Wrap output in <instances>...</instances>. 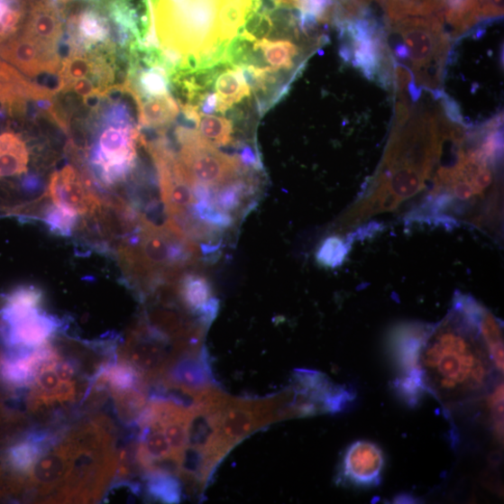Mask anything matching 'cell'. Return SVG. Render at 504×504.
Segmentation results:
<instances>
[{
  "instance_id": "8fae6325",
  "label": "cell",
  "mask_w": 504,
  "mask_h": 504,
  "mask_svg": "<svg viewBox=\"0 0 504 504\" xmlns=\"http://www.w3.org/2000/svg\"><path fill=\"white\" fill-rule=\"evenodd\" d=\"M4 335L11 348H39L60 327V321L38 307L6 303L2 312Z\"/></svg>"
},
{
  "instance_id": "8d00e7d4",
  "label": "cell",
  "mask_w": 504,
  "mask_h": 504,
  "mask_svg": "<svg viewBox=\"0 0 504 504\" xmlns=\"http://www.w3.org/2000/svg\"><path fill=\"white\" fill-rule=\"evenodd\" d=\"M217 96L215 94H208L201 103L202 114L209 115L216 111Z\"/></svg>"
},
{
  "instance_id": "5bb4252c",
  "label": "cell",
  "mask_w": 504,
  "mask_h": 504,
  "mask_svg": "<svg viewBox=\"0 0 504 504\" xmlns=\"http://www.w3.org/2000/svg\"><path fill=\"white\" fill-rule=\"evenodd\" d=\"M49 194L55 205L73 210L78 215H86L100 206L87 174L69 165L51 175Z\"/></svg>"
},
{
  "instance_id": "d6a6232c",
  "label": "cell",
  "mask_w": 504,
  "mask_h": 504,
  "mask_svg": "<svg viewBox=\"0 0 504 504\" xmlns=\"http://www.w3.org/2000/svg\"><path fill=\"white\" fill-rule=\"evenodd\" d=\"M346 243L337 236H330L316 252V261L325 268L334 269L342 264L348 253Z\"/></svg>"
},
{
  "instance_id": "52a82bcc",
  "label": "cell",
  "mask_w": 504,
  "mask_h": 504,
  "mask_svg": "<svg viewBox=\"0 0 504 504\" xmlns=\"http://www.w3.org/2000/svg\"><path fill=\"white\" fill-rule=\"evenodd\" d=\"M289 390L287 418L337 414L356 399L354 389L339 385L315 370L297 369Z\"/></svg>"
},
{
  "instance_id": "603a6c76",
  "label": "cell",
  "mask_w": 504,
  "mask_h": 504,
  "mask_svg": "<svg viewBox=\"0 0 504 504\" xmlns=\"http://www.w3.org/2000/svg\"><path fill=\"white\" fill-rule=\"evenodd\" d=\"M257 2L258 0H221L219 35L222 42L229 43L240 35Z\"/></svg>"
},
{
  "instance_id": "ffe728a7",
  "label": "cell",
  "mask_w": 504,
  "mask_h": 504,
  "mask_svg": "<svg viewBox=\"0 0 504 504\" xmlns=\"http://www.w3.org/2000/svg\"><path fill=\"white\" fill-rule=\"evenodd\" d=\"M251 93L245 71L240 67L230 66L220 72L215 79L216 111L226 113L234 105L249 97Z\"/></svg>"
},
{
  "instance_id": "9a60e30c",
  "label": "cell",
  "mask_w": 504,
  "mask_h": 504,
  "mask_svg": "<svg viewBox=\"0 0 504 504\" xmlns=\"http://www.w3.org/2000/svg\"><path fill=\"white\" fill-rule=\"evenodd\" d=\"M66 11L51 0H30L28 14L19 33L60 52L66 32Z\"/></svg>"
},
{
  "instance_id": "7c38bea8",
  "label": "cell",
  "mask_w": 504,
  "mask_h": 504,
  "mask_svg": "<svg viewBox=\"0 0 504 504\" xmlns=\"http://www.w3.org/2000/svg\"><path fill=\"white\" fill-rule=\"evenodd\" d=\"M385 468V455L380 445L369 441H356L344 451L337 473V483L357 489L380 485Z\"/></svg>"
},
{
  "instance_id": "6da1fadb",
  "label": "cell",
  "mask_w": 504,
  "mask_h": 504,
  "mask_svg": "<svg viewBox=\"0 0 504 504\" xmlns=\"http://www.w3.org/2000/svg\"><path fill=\"white\" fill-rule=\"evenodd\" d=\"M428 393L443 405L490 393L499 373L472 314L470 298L457 296L444 320L431 325L420 355Z\"/></svg>"
},
{
  "instance_id": "f546056e",
  "label": "cell",
  "mask_w": 504,
  "mask_h": 504,
  "mask_svg": "<svg viewBox=\"0 0 504 504\" xmlns=\"http://www.w3.org/2000/svg\"><path fill=\"white\" fill-rule=\"evenodd\" d=\"M197 126L200 135L212 145L225 147L234 142L232 122L225 117L201 113Z\"/></svg>"
},
{
  "instance_id": "484cf974",
  "label": "cell",
  "mask_w": 504,
  "mask_h": 504,
  "mask_svg": "<svg viewBox=\"0 0 504 504\" xmlns=\"http://www.w3.org/2000/svg\"><path fill=\"white\" fill-rule=\"evenodd\" d=\"M30 0H0V44H3L19 34Z\"/></svg>"
},
{
  "instance_id": "1f68e13d",
  "label": "cell",
  "mask_w": 504,
  "mask_h": 504,
  "mask_svg": "<svg viewBox=\"0 0 504 504\" xmlns=\"http://www.w3.org/2000/svg\"><path fill=\"white\" fill-rule=\"evenodd\" d=\"M78 220V215L69 208L52 206L44 215V222L51 232L62 236H70Z\"/></svg>"
},
{
  "instance_id": "4fadbf2b",
  "label": "cell",
  "mask_w": 504,
  "mask_h": 504,
  "mask_svg": "<svg viewBox=\"0 0 504 504\" xmlns=\"http://www.w3.org/2000/svg\"><path fill=\"white\" fill-rule=\"evenodd\" d=\"M0 58L32 78L58 76L62 63L60 51L43 47L20 33L0 44Z\"/></svg>"
},
{
  "instance_id": "cb8c5ba5",
  "label": "cell",
  "mask_w": 504,
  "mask_h": 504,
  "mask_svg": "<svg viewBox=\"0 0 504 504\" xmlns=\"http://www.w3.org/2000/svg\"><path fill=\"white\" fill-rule=\"evenodd\" d=\"M30 152L24 141L14 132H5V147L0 153V180L28 171Z\"/></svg>"
},
{
  "instance_id": "5b68a950",
  "label": "cell",
  "mask_w": 504,
  "mask_h": 504,
  "mask_svg": "<svg viewBox=\"0 0 504 504\" xmlns=\"http://www.w3.org/2000/svg\"><path fill=\"white\" fill-rule=\"evenodd\" d=\"M404 41L411 62L412 82L418 88L440 90L450 50L442 13L423 17H406L392 23Z\"/></svg>"
},
{
  "instance_id": "836d02e7",
  "label": "cell",
  "mask_w": 504,
  "mask_h": 504,
  "mask_svg": "<svg viewBox=\"0 0 504 504\" xmlns=\"http://www.w3.org/2000/svg\"><path fill=\"white\" fill-rule=\"evenodd\" d=\"M488 404L493 419V431L499 441L503 439V384H497L490 392Z\"/></svg>"
},
{
  "instance_id": "4dcf8cb0",
  "label": "cell",
  "mask_w": 504,
  "mask_h": 504,
  "mask_svg": "<svg viewBox=\"0 0 504 504\" xmlns=\"http://www.w3.org/2000/svg\"><path fill=\"white\" fill-rule=\"evenodd\" d=\"M189 215L201 223L220 231L231 228L234 220L231 215L218 208L214 203L196 202Z\"/></svg>"
},
{
  "instance_id": "d590c367",
  "label": "cell",
  "mask_w": 504,
  "mask_h": 504,
  "mask_svg": "<svg viewBox=\"0 0 504 504\" xmlns=\"http://www.w3.org/2000/svg\"><path fill=\"white\" fill-rule=\"evenodd\" d=\"M448 0H420L418 16H429L440 14L445 8Z\"/></svg>"
},
{
  "instance_id": "4316f807",
  "label": "cell",
  "mask_w": 504,
  "mask_h": 504,
  "mask_svg": "<svg viewBox=\"0 0 504 504\" xmlns=\"http://www.w3.org/2000/svg\"><path fill=\"white\" fill-rule=\"evenodd\" d=\"M111 391L120 418L127 426H135L137 420L148 406L147 391L141 389Z\"/></svg>"
},
{
  "instance_id": "44dd1931",
  "label": "cell",
  "mask_w": 504,
  "mask_h": 504,
  "mask_svg": "<svg viewBox=\"0 0 504 504\" xmlns=\"http://www.w3.org/2000/svg\"><path fill=\"white\" fill-rule=\"evenodd\" d=\"M471 308L490 358L499 372L503 373V330L498 318L471 298Z\"/></svg>"
},
{
  "instance_id": "ba28073f",
  "label": "cell",
  "mask_w": 504,
  "mask_h": 504,
  "mask_svg": "<svg viewBox=\"0 0 504 504\" xmlns=\"http://www.w3.org/2000/svg\"><path fill=\"white\" fill-rule=\"evenodd\" d=\"M176 134L180 144L179 160L193 183L216 189L244 173L245 169L237 156L219 151L205 140L198 130L179 126Z\"/></svg>"
},
{
  "instance_id": "30bf717a",
  "label": "cell",
  "mask_w": 504,
  "mask_h": 504,
  "mask_svg": "<svg viewBox=\"0 0 504 504\" xmlns=\"http://www.w3.org/2000/svg\"><path fill=\"white\" fill-rule=\"evenodd\" d=\"M67 9L66 32L62 41L68 50L93 51L118 46L114 24L103 6L78 0ZM119 47V46H118Z\"/></svg>"
},
{
  "instance_id": "e0dca14e",
  "label": "cell",
  "mask_w": 504,
  "mask_h": 504,
  "mask_svg": "<svg viewBox=\"0 0 504 504\" xmlns=\"http://www.w3.org/2000/svg\"><path fill=\"white\" fill-rule=\"evenodd\" d=\"M56 91L32 81L0 58V104L10 113H22L25 102L50 100Z\"/></svg>"
},
{
  "instance_id": "e575fe53",
  "label": "cell",
  "mask_w": 504,
  "mask_h": 504,
  "mask_svg": "<svg viewBox=\"0 0 504 504\" xmlns=\"http://www.w3.org/2000/svg\"><path fill=\"white\" fill-rule=\"evenodd\" d=\"M237 158L240 159L242 165L244 169L260 170L261 169V162L254 152L252 146L243 145L240 151H238Z\"/></svg>"
},
{
  "instance_id": "f1b7e54d",
  "label": "cell",
  "mask_w": 504,
  "mask_h": 504,
  "mask_svg": "<svg viewBox=\"0 0 504 504\" xmlns=\"http://www.w3.org/2000/svg\"><path fill=\"white\" fill-rule=\"evenodd\" d=\"M48 451L44 445L24 438L7 451L6 463L13 471L28 473Z\"/></svg>"
},
{
  "instance_id": "3957f363",
  "label": "cell",
  "mask_w": 504,
  "mask_h": 504,
  "mask_svg": "<svg viewBox=\"0 0 504 504\" xmlns=\"http://www.w3.org/2000/svg\"><path fill=\"white\" fill-rule=\"evenodd\" d=\"M89 151L93 176L112 187L124 181L137 165L140 127L128 105L120 98L99 105Z\"/></svg>"
},
{
  "instance_id": "8992f818",
  "label": "cell",
  "mask_w": 504,
  "mask_h": 504,
  "mask_svg": "<svg viewBox=\"0 0 504 504\" xmlns=\"http://www.w3.org/2000/svg\"><path fill=\"white\" fill-rule=\"evenodd\" d=\"M340 34V56L369 79L388 89L394 87L395 63L382 26L366 14L335 23Z\"/></svg>"
},
{
  "instance_id": "ac0fdd59",
  "label": "cell",
  "mask_w": 504,
  "mask_h": 504,
  "mask_svg": "<svg viewBox=\"0 0 504 504\" xmlns=\"http://www.w3.org/2000/svg\"><path fill=\"white\" fill-rule=\"evenodd\" d=\"M179 296L185 309L197 317L198 323L207 329L215 322L220 309V301L215 297L214 288L204 276L188 274L182 278Z\"/></svg>"
},
{
  "instance_id": "d4e9b609",
  "label": "cell",
  "mask_w": 504,
  "mask_h": 504,
  "mask_svg": "<svg viewBox=\"0 0 504 504\" xmlns=\"http://www.w3.org/2000/svg\"><path fill=\"white\" fill-rule=\"evenodd\" d=\"M146 493L152 500L163 503H179L182 499L183 489L179 477L167 472L145 473Z\"/></svg>"
},
{
  "instance_id": "2e32d148",
  "label": "cell",
  "mask_w": 504,
  "mask_h": 504,
  "mask_svg": "<svg viewBox=\"0 0 504 504\" xmlns=\"http://www.w3.org/2000/svg\"><path fill=\"white\" fill-rule=\"evenodd\" d=\"M159 384L191 397L205 389L216 386L206 348L203 346L196 353L179 358Z\"/></svg>"
},
{
  "instance_id": "d6986e66",
  "label": "cell",
  "mask_w": 504,
  "mask_h": 504,
  "mask_svg": "<svg viewBox=\"0 0 504 504\" xmlns=\"http://www.w3.org/2000/svg\"><path fill=\"white\" fill-rule=\"evenodd\" d=\"M254 48L260 51L263 62L279 71L301 72L307 62L303 48L290 40L270 41L263 39L254 42Z\"/></svg>"
},
{
  "instance_id": "7402d4cb",
  "label": "cell",
  "mask_w": 504,
  "mask_h": 504,
  "mask_svg": "<svg viewBox=\"0 0 504 504\" xmlns=\"http://www.w3.org/2000/svg\"><path fill=\"white\" fill-rule=\"evenodd\" d=\"M140 126L164 129L179 115V104L171 94L147 98L137 104Z\"/></svg>"
},
{
  "instance_id": "74e56055",
  "label": "cell",
  "mask_w": 504,
  "mask_h": 504,
  "mask_svg": "<svg viewBox=\"0 0 504 504\" xmlns=\"http://www.w3.org/2000/svg\"><path fill=\"white\" fill-rule=\"evenodd\" d=\"M5 142V132L0 134V153H2Z\"/></svg>"
},
{
  "instance_id": "7a4b0ae2",
  "label": "cell",
  "mask_w": 504,
  "mask_h": 504,
  "mask_svg": "<svg viewBox=\"0 0 504 504\" xmlns=\"http://www.w3.org/2000/svg\"><path fill=\"white\" fill-rule=\"evenodd\" d=\"M221 0H156L151 5L156 36L168 62L187 69L225 64L229 43L219 35Z\"/></svg>"
},
{
  "instance_id": "9c48e42d",
  "label": "cell",
  "mask_w": 504,
  "mask_h": 504,
  "mask_svg": "<svg viewBox=\"0 0 504 504\" xmlns=\"http://www.w3.org/2000/svg\"><path fill=\"white\" fill-rule=\"evenodd\" d=\"M431 325H404L389 338V351L395 368L396 394L410 407H416L428 392L424 383L420 355Z\"/></svg>"
},
{
  "instance_id": "277c9868",
  "label": "cell",
  "mask_w": 504,
  "mask_h": 504,
  "mask_svg": "<svg viewBox=\"0 0 504 504\" xmlns=\"http://www.w3.org/2000/svg\"><path fill=\"white\" fill-rule=\"evenodd\" d=\"M287 402L288 391L285 389L260 399L230 396L217 411H198L206 416L212 428L206 438L207 444L225 458L232 448L253 433L285 419Z\"/></svg>"
},
{
  "instance_id": "83f0119b",
  "label": "cell",
  "mask_w": 504,
  "mask_h": 504,
  "mask_svg": "<svg viewBox=\"0 0 504 504\" xmlns=\"http://www.w3.org/2000/svg\"><path fill=\"white\" fill-rule=\"evenodd\" d=\"M252 191V181L238 177L215 189L214 203L218 208L231 215L242 207Z\"/></svg>"
}]
</instances>
